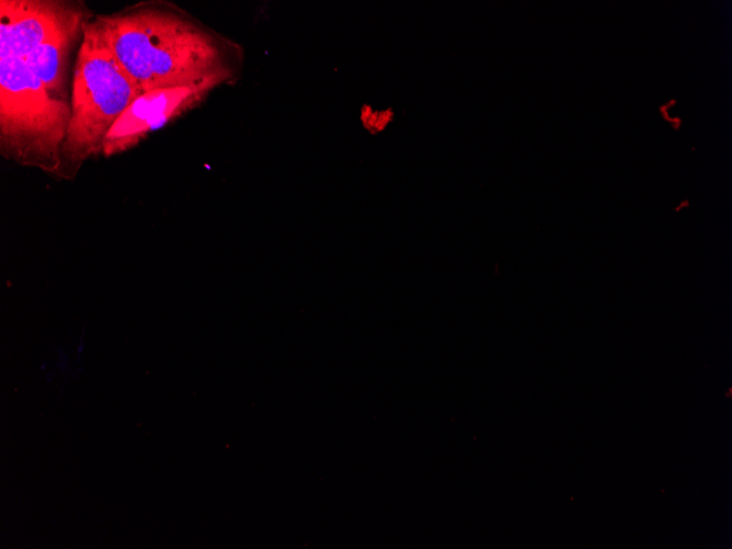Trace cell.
<instances>
[{"instance_id": "1", "label": "cell", "mask_w": 732, "mask_h": 549, "mask_svg": "<svg viewBox=\"0 0 732 549\" xmlns=\"http://www.w3.org/2000/svg\"><path fill=\"white\" fill-rule=\"evenodd\" d=\"M141 93L233 76L228 44L181 10L140 2L85 23Z\"/></svg>"}, {"instance_id": "2", "label": "cell", "mask_w": 732, "mask_h": 549, "mask_svg": "<svg viewBox=\"0 0 732 549\" xmlns=\"http://www.w3.org/2000/svg\"><path fill=\"white\" fill-rule=\"evenodd\" d=\"M70 116L68 101L54 98L23 59L0 57V145L5 156L54 168Z\"/></svg>"}, {"instance_id": "3", "label": "cell", "mask_w": 732, "mask_h": 549, "mask_svg": "<svg viewBox=\"0 0 732 549\" xmlns=\"http://www.w3.org/2000/svg\"><path fill=\"white\" fill-rule=\"evenodd\" d=\"M85 23L72 71L71 116L62 148L76 162L102 153L108 130L141 94Z\"/></svg>"}, {"instance_id": "4", "label": "cell", "mask_w": 732, "mask_h": 549, "mask_svg": "<svg viewBox=\"0 0 732 549\" xmlns=\"http://www.w3.org/2000/svg\"><path fill=\"white\" fill-rule=\"evenodd\" d=\"M90 19L85 5L62 0H1L0 57L24 59L35 48Z\"/></svg>"}, {"instance_id": "5", "label": "cell", "mask_w": 732, "mask_h": 549, "mask_svg": "<svg viewBox=\"0 0 732 549\" xmlns=\"http://www.w3.org/2000/svg\"><path fill=\"white\" fill-rule=\"evenodd\" d=\"M227 77L141 93L108 130L102 155L111 157L137 146L150 133L198 106Z\"/></svg>"}, {"instance_id": "6", "label": "cell", "mask_w": 732, "mask_h": 549, "mask_svg": "<svg viewBox=\"0 0 732 549\" xmlns=\"http://www.w3.org/2000/svg\"><path fill=\"white\" fill-rule=\"evenodd\" d=\"M83 27L62 34L54 41L38 46L23 60L31 71L43 82L50 94L67 101L69 56Z\"/></svg>"}]
</instances>
